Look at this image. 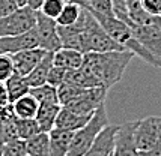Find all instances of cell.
Wrapping results in <instances>:
<instances>
[{"label": "cell", "mask_w": 161, "mask_h": 156, "mask_svg": "<svg viewBox=\"0 0 161 156\" xmlns=\"http://www.w3.org/2000/svg\"><path fill=\"white\" fill-rule=\"evenodd\" d=\"M136 56L131 51H108V53H87L84 54L81 68L68 71L65 83H71L83 89L104 87L110 90L122 80L126 66Z\"/></svg>", "instance_id": "6da1fadb"}, {"label": "cell", "mask_w": 161, "mask_h": 156, "mask_svg": "<svg viewBox=\"0 0 161 156\" xmlns=\"http://www.w3.org/2000/svg\"><path fill=\"white\" fill-rule=\"evenodd\" d=\"M93 15H95V18L98 20L99 24L103 26V29L108 33V36H110L112 39H114L120 47H124L126 51L134 53L136 56H139L142 60H145V62L149 63L151 66L161 68V65L158 63V60L139 42V39L134 36L131 27H130L125 21L119 20L116 15H103V14H93Z\"/></svg>", "instance_id": "7a4b0ae2"}, {"label": "cell", "mask_w": 161, "mask_h": 156, "mask_svg": "<svg viewBox=\"0 0 161 156\" xmlns=\"http://www.w3.org/2000/svg\"><path fill=\"white\" fill-rule=\"evenodd\" d=\"M108 125V116L105 110V102L93 113L91 120L87 122L81 129L74 132L72 141L69 146L68 156H84L86 152L91 149L93 141L97 140L98 134Z\"/></svg>", "instance_id": "3957f363"}, {"label": "cell", "mask_w": 161, "mask_h": 156, "mask_svg": "<svg viewBox=\"0 0 161 156\" xmlns=\"http://www.w3.org/2000/svg\"><path fill=\"white\" fill-rule=\"evenodd\" d=\"M36 11L30 6H21L12 14L0 18V38L18 36L35 29Z\"/></svg>", "instance_id": "277c9868"}, {"label": "cell", "mask_w": 161, "mask_h": 156, "mask_svg": "<svg viewBox=\"0 0 161 156\" xmlns=\"http://www.w3.org/2000/svg\"><path fill=\"white\" fill-rule=\"evenodd\" d=\"M116 17L125 21L131 30H133L134 36L139 39V42L146 48L152 56L158 60V63L161 65V30L154 27H149V26H140L137 23H134L130 20L128 12H122V14H116Z\"/></svg>", "instance_id": "5b68a950"}, {"label": "cell", "mask_w": 161, "mask_h": 156, "mask_svg": "<svg viewBox=\"0 0 161 156\" xmlns=\"http://www.w3.org/2000/svg\"><path fill=\"white\" fill-rule=\"evenodd\" d=\"M33 30L38 38L39 48H44L45 51H53V53L62 48L60 36H59V26H57L56 20L48 18L42 12L36 11V24Z\"/></svg>", "instance_id": "8992f818"}, {"label": "cell", "mask_w": 161, "mask_h": 156, "mask_svg": "<svg viewBox=\"0 0 161 156\" xmlns=\"http://www.w3.org/2000/svg\"><path fill=\"white\" fill-rule=\"evenodd\" d=\"M134 140L139 152L152 149L154 146L161 143V117L149 116L142 120H137Z\"/></svg>", "instance_id": "52a82bcc"}, {"label": "cell", "mask_w": 161, "mask_h": 156, "mask_svg": "<svg viewBox=\"0 0 161 156\" xmlns=\"http://www.w3.org/2000/svg\"><path fill=\"white\" fill-rule=\"evenodd\" d=\"M107 92L108 90L104 87L86 89V90H83V93H80L75 99L71 101L69 104L65 107L74 113L81 114V116H92L105 102Z\"/></svg>", "instance_id": "ba28073f"}, {"label": "cell", "mask_w": 161, "mask_h": 156, "mask_svg": "<svg viewBox=\"0 0 161 156\" xmlns=\"http://www.w3.org/2000/svg\"><path fill=\"white\" fill-rule=\"evenodd\" d=\"M137 126V120L125 122L119 125L116 141H114V156H139V149L134 140V131Z\"/></svg>", "instance_id": "9c48e42d"}, {"label": "cell", "mask_w": 161, "mask_h": 156, "mask_svg": "<svg viewBox=\"0 0 161 156\" xmlns=\"http://www.w3.org/2000/svg\"><path fill=\"white\" fill-rule=\"evenodd\" d=\"M38 45V38H36L35 30L26 32L18 36H3L0 38V54H8L12 56L20 51L29 50V48H36Z\"/></svg>", "instance_id": "30bf717a"}, {"label": "cell", "mask_w": 161, "mask_h": 156, "mask_svg": "<svg viewBox=\"0 0 161 156\" xmlns=\"http://www.w3.org/2000/svg\"><path fill=\"white\" fill-rule=\"evenodd\" d=\"M119 125H107L98 134L97 140L93 141L91 149L86 152L84 156H110L114 152V141L118 134Z\"/></svg>", "instance_id": "8fae6325"}, {"label": "cell", "mask_w": 161, "mask_h": 156, "mask_svg": "<svg viewBox=\"0 0 161 156\" xmlns=\"http://www.w3.org/2000/svg\"><path fill=\"white\" fill-rule=\"evenodd\" d=\"M47 54V51L44 48H29V50L20 51L17 54H12V62H14V69L17 74H20L23 77L29 75L30 72L35 69V66L42 60V57Z\"/></svg>", "instance_id": "7c38bea8"}, {"label": "cell", "mask_w": 161, "mask_h": 156, "mask_svg": "<svg viewBox=\"0 0 161 156\" xmlns=\"http://www.w3.org/2000/svg\"><path fill=\"white\" fill-rule=\"evenodd\" d=\"M92 116H81V114H77V113H74V111H71V110H68L66 107H62L59 114H57L56 128L63 129V131L75 132L78 129H81L87 122L91 120Z\"/></svg>", "instance_id": "4fadbf2b"}, {"label": "cell", "mask_w": 161, "mask_h": 156, "mask_svg": "<svg viewBox=\"0 0 161 156\" xmlns=\"http://www.w3.org/2000/svg\"><path fill=\"white\" fill-rule=\"evenodd\" d=\"M48 137H50V156H68L74 132L54 128L48 132Z\"/></svg>", "instance_id": "5bb4252c"}, {"label": "cell", "mask_w": 161, "mask_h": 156, "mask_svg": "<svg viewBox=\"0 0 161 156\" xmlns=\"http://www.w3.org/2000/svg\"><path fill=\"white\" fill-rule=\"evenodd\" d=\"M84 60V54L80 53L77 50L72 48H59L57 51H54V57L53 62L54 66H60L66 71H77L81 68Z\"/></svg>", "instance_id": "9a60e30c"}, {"label": "cell", "mask_w": 161, "mask_h": 156, "mask_svg": "<svg viewBox=\"0 0 161 156\" xmlns=\"http://www.w3.org/2000/svg\"><path fill=\"white\" fill-rule=\"evenodd\" d=\"M62 105L59 102H45L39 104L38 113H36V122L39 125L42 132H50L51 129L56 128V119L60 111Z\"/></svg>", "instance_id": "2e32d148"}, {"label": "cell", "mask_w": 161, "mask_h": 156, "mask_svg": "<svg viewBox=\"0 0 161 156\" xmlns=\"http://www.w3.org/2000/svg\"><path fill=\"white\" fill-rule=\"evenodd\" d=\"M54 53L53 51H47V54L42 57V60L35 66V69L30 72L29 75H26V81H27L29 87H38V86L47 84V78H48L50 69L54 66L53 62Z\"/></svg>", "instance_id": "e0dca14e"}, {"label": "cell", "mask_w": 161, "mask_h": 156, "mask_svg": "<svg viewBox=\"0 0 161 156\" xmlns=\"http://www.w3.org/2000/svg\"><path fill=\"white\" fill-rule=\"evenodd\" d=\"M12 105H14L15 116L18 119H35L39 108V102L35 99V96L27 93L26 96L15 101Z\"/></svg>", "instance_id": "ac0fdd59"}, {"label": "cell", "mask_w": 161, "mask_h": 156, "mask_svg": "<svg viewBox=\"0 0 161 156\" xmlns=\"http://www.w3.org/2000/svg\"><path fill=\"white\" fill-rule=\"evenodd\" d=\"M5 86H6V92L11 104H14L17 99L26 96L30 92V87H29L27 81H26V77H23V75L17 74V72L5 83Z\"/></svg>", "instance_id": "d6986e66"}, {"label": "cell", "mask_w": 161, "mask_h": 156, "mask_svg": "<svg viewBox=\"0 0 161 156\" xmlns=\"http://www.w3.org/2000/svg\"><path fill=\"white\" fill-rule=\"evenodd\" d=\"M26 152L30 156H50L48 132H39L26 141Z\"/></svg>", "instance_id": "ffe728a7"}, {"label": "cell", "mask_w": 161, "mask_h": 156, "mask_svg": "<svg viewBox=\"0 0 161 156\" xmlns=\"http://www.w3.org/2000/svg\"><path fill=\"white\" fill-rule=\"evenodd\" d=\"M15 128H17V135L18 140L27 141L32 137L38 135L39 132H42L36 119H15Z\"/></svg>", "instance_id": "44dd1931"}, {"label": "cell", "mask_w": 161, "mask_h": 156, "mask_svg": "<svg viewBox=\"0 0 161 156\" xmlns=\"http://www.w3.org/2000/svg\"><path fill=\"white\" fill-rule=\"evenodd\" d=\"M81 14V6L75 2H66L60 15L56 18L57 26H72L75 24Z\"/></svg>", "instance_id": "7402d4cb"}, {"label": "cell", "mask_w": 161, "mask_h": 156, "mask_svg": "<svg viewBox=\"0 0 161 156\" xmlns=\"http://www.w3.org/2000/svg\"><path fill=\"white\" fill-rule=\"evenodd\" d=\"M75 2L81 8L89 9L92 14H103V15H114L112 0H68Z\"/></svg>", "instance_id": "603a6c76"}, {"label": "cell", "mask_w": 161, "mask_h": 156, "mask_svg": "<svg viewBox=\"0 0 161 156\" xmlns=\"http://www.w3.org/2000/svg\"><path fill=\"white\" fill-rule=\"evenodd\" d=\"M30 95L35 96V99L39 104H45V102H59L57 98V87H53L50 84H42L38 87H32L30 89Z\"/></svg>", "instance_id": "cb8c5ba5"}, {"label": "cell", "mask_w": 161, "mask_h": 156, "mask_svg": "<svg viewBox=\"0 0 161 156\" xmlns=\"http://www.w3.org/2000/svg\"><path fill=\"white\" fill-rule=\"evenodd\" d=\"M83 87H78V86H74L71 83H63L62 86L57 87V98H59V104L62 107L68 105L71 101H74L80 93H83Z\"/></svg>", "instance_id": "d4e9b609"}, {"label": "cell", "mask_w": 161, "mask_h": 156, "mask_svg": "<svg viewBox=\"0 0 161 156\" xmlns=\"http://www.w3.org/2000/svg\"><path fill=\"white\" fill-rule=\"evenodd\" d=\"M66 2H68V0H45V2L42 3L39 12H42V14L45 15V17H48V18L56 20L57 17L60 15V12H62V9Z\"/></svg>", "instance_id": "484cf974"}, {"label": "cell", "mask_w": 161, "mask_h": 156, "mask_svg": "<svg viewBox=\"0 0 161 156\" xmlns=\"http://www.w3.org/2000/svg\"><path fill=\"white\" fill-rule=\"evenodd\" d=\"M26 141L23 140H14V141H9L5 144L3 152L0 156H26Z\"/></svg>", "instance_id": "4316f807"}, {"label": "cell", "mask_w": 161, "mask_h": 156, "mask_svg": "<svg viewBox=\"0 0 161 156\" xmlns=\"http://www.w3.org/2000/svg\"><path fill=\"white\" fill-rule=\"evenodd\" d=\"M15 74L12 57L8 54H0V83H6Z\"/></svg>", "instance_id": "83f0119b"}, {"label": "cell", "mask_w": 161, "mask_h": 156, "mask_svg": "<svg viewBox=\"0 0 161 156\" xmlns=\"http://www.w3.org/2000/svg\"><path fill=\"white\" fill-rule=\"evenodd\" d=\"M68 77V71L63 69L60 66H53L48 72V78H47V84L53 86V87H59L66 81Z\"/></svg>", "instance_id": "f1b7e54d"}, {"label": "cell", "mask_w": 161, "mask_h": 156, "mask_svg": "<svg viewBox=\"0 0 161 156\" xmlns=\"http://www.w3.org/2000/svg\"><path fill=\"white\" fill-rule=\"evenodd\" d=\"M142 6L149 14L161 17V0H142Z\"/></svg>", "instance_id": "f546056e"}, {"label": "cell", "mask_w": 161, "mask_h": 156, "mask_svg": "<svg viewBox=\"0 0 161 156\" xmlns=\"http://www.w3.org/2000/svg\"><path fill=\"white\" fill-rule=\"evenodd\" d=\"M20 6L15 3V0H0V18L12 14Z\"/></svg>", "instance_id": "4dcf8cb0"}, {"label": "cell", "mask_w": 161, "mask_h": 156, "mask_svg": "<svg viewBox=\"0 0 161 156\" xmlns=\"http://www.w3.org/2000/svg\"><path fill=\"white\" fill-rule=\"evenodd\" d=\"M9 102V96H8V92H6V86L5 83H0V108L6 107Z\"/></svg>", "instance_id": "1f68e13d"}, {"label": "cell", "mask_w": 161, "mask_h": 156, "mask_svg": "<svg viewBox=\"0 0 161 156\" xmlns=\"http://www.w3.org/2000/svg\"><path fill=\"white\" fill-rule=\"evenodd\" d=\"M139 156H161V143H158L152 149L139 152Z\"/></svg>", "instance_id": "d6a6232c"}, {"label": "cell", "mask_w": 161, "mask_h": 156, "mask_svg": "<svg viewBox=\"0 0 161 156\" xmlns=\"http://www.w3.org/2000/svg\"><path fill=\"white\" fill-rule=\"evenodd\" d=\"M113 8H114V15L126 12V0H112Z\"/></svg>", "instance_id": "836d02e7"}, {"label": "cell", "mask_w": 161, "mask_h": 156, "mask_svg": "<svg viewBox=\"0 0 161 156\" xmlns=\"http://www.w3.org/2000/svg\"><path fill=\"white\" fill-rule=\"evenodd\" d=\"M45 0H27V6H30L33 11H39Z\"/></svg>", "instance_id": "e575fe53"}, {"label": "cell", "mask_w": 161, "mask_h": 156, "mask_svg": "<svg viewBox=\"0 0 161 156\" xmlns=\"http://www.w3.org/2000/svg\"><path fill=\"white\" fill-rule=\"evenodd\" d=\"M6 143H8L6 135H5V131H3V126H2V122H0V155H2L3 147H5V144H6Z\"/></svg>", "instance_id": "d590c367"}, {"label": "cell", "mask_w": 161, "mask_h": 156, "mask_svg": "<svg viewBox=\"0 0 161 156\" xmlns=\"http://www.w3.org/2000/svg\"><path fill=\"white\" fill-rule=\"evenodd\" d=\"M15 3L18 5V6H27V0H15Z\"/></svg>", "instance_id": "8d00e7d4"}, {"label": "cell", "mask_w": 161, "mask_h": 156, "mask_svg": "<svg viewBox=\"0 0 161 156\" xmlns=\"http://www.w3.org/2000/svg\"><path fill=\"white\" fill-rule=\"evenodd\" d=\"M110 156H114V155H110Z\"/></svg>", "instance_id": "74e56055"}, {"label": "cell", "mask_w": 161, "mask_h": 156, "mask_svg": "<svg viewBox=\"0 0 161 156\" xmlns=\"http://www.w3.org/2000/svg\"><path fill=\"white\" fill-rule=\"evenodd\" d=\"M26 156H30V155H26Z\"/></svg>", "instance_id": "f35d334b"}]
</instances>
